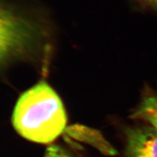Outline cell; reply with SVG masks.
<instances>
[{"label":"cell","mask_w":157,"mask_h":157,"mask_svg":"<svg viewBox=\"0 0 157 157\" xmlns=\"http://www.w3.org/2000/svg\"><path fill=\"white\" fill-rule=\"evenodd\" d=\"M12 123L24 138L47 144L62 134L66 126L67 115L55 90L45 81H41L18 98Z\"/></svg>","instance_id":"1"},{"label":"cell","mask_w":157,"mask_h":157,"mask_svg":"<svg viewBox=\"0 0 157 157\" xmlns=\"http://www.w3.org/2000/svg\"><path fill=\"white\" fill-rule=\"evenodd\" d=\"M36 21L0 3V65L36 47L42 36Z\"/></svg>","instance_id":"2"},{"label":"cell","mask_w":157,"mask_h":157,"mask_svg":"<svg viewBox=\"0 0 157 157\" xmlns=\"http://www.w3.org/2000/svg\"><path fill=\"white\" fill-rule=\"evenodd\" d=\"M124 157H157V130L147 124L124 126Z\"/></svg>","instance_id":"3"},{"label":"cell","mask_w":157,"mask_h":157,"mask_svg":"<svg viewBox=\"0 0 157 157\" xmlns=\"http://www.w3.org/2000/svg\"><path fill=\"white\" fill-rule=\"evenodd\" d=\"M130 118L142 121L157 130V90L146 86L139 103L131 111Z\"/></svg>","instance_id":"4"},{"label":"cell","mask_w":157,"mask_h":157,"mask_svg":"<svg viewBox=\"0 0 157 157\" xmlns=\"http://www.w3.org/2000/svg\"><path fill=\"white\" fill-rule=\"evenodd\" d=\"M136 9L157 14V0H130Z\"/></svg>","instance_id":"5"},{"label":"cell","mask_w":157,"mask_h":157,"mask_svg":"<svg viewBox=\"0 0 157 157\" xmlns=\"http://www.w3.org/2000/svg\"><path fill=\"white\" fill-rule=\"evenodd\" d=\"M43 157H73L70 153L65 149L56 145L48 146Z\"/></svg>","instance_id":"6"}]
</instances>
